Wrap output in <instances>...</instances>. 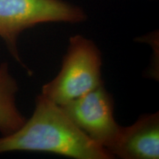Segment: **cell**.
<instances>
[{
	"label": "cell",
	"instance_id": "obj_1",
	"mask_svg": "<svg viewBox=\"0 0 159 159\" xmlns=\"http://www.w3.org/2000/svg\"><path fill=\"white\" fill-rule=\"evenodd\" d=\"M49 152L76 159H111L112 155L85 135L63 109L42 94L33 114L13 134L0 137V154Z\"/></svg>",
	"mask_w": 159,
	"mask_h": 159
},
{
	"label": "cell",
	"instance_id": "obj_2",
	"mask_svg": "<svg viewBox=\"0 0 159 159\" xmlns=\"http://www.w3.org/2000/svg\"><path fill=\"white\" fill-rule=\"evenodd\" d=\"M102 55L90 39L77 35L69 39L58 75L43 85L41 94L62 106L103 84Z\"/></svg>",
	"mask_w": 159,
	"mask_h": 159
},
{
	"label": "cell",
	"instance_id": "obj_3",
	"mask_svg": "<svg viewBox=\"0 0 159 159\" xmlns=\"http://www.w3.org/2000/svg\"><path fill=\"white\" fill-rule=\"evenodd\" d=\"M86 18L82 8L63 0H0V38L13 58L31 75L18 50L19 35L39 24H75Z\"/></svg>",
	"mask_w": 159,
	"mask_h": 159
},
{
	"label": "cell",
	"instance_id": "obj_4",
	"mask_svg": "<svg viewBox=\"0 0 159 159\" xmlns=\"http://www.w3.org/2000/svg\"><path fill=\"white\" fill-rule=\"evenodd\" d=\"M60 107L85 135L108 151L116 140L122 126L116 122L114 99L104 84Z\"/></svg>",
	"mask_w": 159,
	"mask_h": 159
},
{
	"label": "cell",
	"instance_id": "obj_5",
	"mask_svg": "<svg viewBox=\"0 0 159 159\" xmlns=\"http://www.w3.org/2000/svg\"><path fill=\"white\" fill-rule=\"evenodd\" d=\"M108 152L123 159L159 158V114H143L134 125L121 127Z\"/></svg>",
	"mask_w": 159,
	"mask_h": 159
},
{
	"label": "cell",
	"instance_id": "obj_6",
	"mask_svg": "<svg viewBox=\"0 0 159 159\" xmlns=\"http://www.w3.org/2000/svg\"><path fill=\"white\" fill-rule=\"evenodd\" d=\"M17 82L10 71L8 63L0 64V133L13 134L25 122L26 119L17 108Z\"/></svg>",
	"mask_w": 159,
	"mask_h": 159
}]
</instances>
